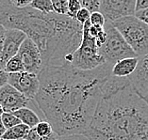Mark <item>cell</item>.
I'll return each mask as SVG.
<instances>
[{
	"mask_svg": "<svg viewBox=\"0 0 148 140\" xmlns=\"http://www.w3.org/2000/svg\"><path fill=\"white\" fill-rule=\"evenodd\" d=\"M83 135L88 140H148V105L129 84L101 100Z\"/></svg>",
	"mask_w": 148,
	"mask_h": 140,
	"instance_id": "cell-3",
	"label": "cell"
},
{
	"mask_svg": "<svg viewBox=\"0 0 148 140\" xmlns=\"http://www.w3.org/2000/svg\"><path fill=\"white\" fill-rule=\"evenodd\" d=\"M32 0H10L12 5L17 9H25L27 7H29Z\"/></svg>",
	"mask_w": 148,
	"mask_h": 140,
	"instance_id": "cell-26",
	"label": "cell"
},
{
	"mask_svg": "<svg viewBox=\"0 0 148 140\" xmlns=\"http://www.w3.org/2000/svg\"><path fill=\"white\" fill-rule=\"evenodd\" d=\"M58 140H88V138L84 135H72L60 136Z\"/></svg>",
	"mask_w": 148,
	"mask_h": 140,
	"instance_id": "cell-29",
	"label": "cell"
},
{
	"mask_svg": "<svg viewBox=\"0 0 148 140\" xmlns=\"http://www.w3.org/2000/svg\"><path fill=\"white\" fill-rule=\"evenodd\" d=\"M68 0H53V12L58 15H67L68 12Z\"/></svg>",
	"mask_w": 148,
	"mask_h": 140,
	"instance_id": "cell-19",
	"label": "cell"
},
{
	"mask_svg": "<svg viewBox=\"0 0 148 140\" xmlns=\"http://www.w3.org/2000/svg\"><path fill=\"white\" fill-rule=\"evenodd\" d=\"M135 0H102L99 12L106 22L114 23L122 18L135 14Z\"/></svg>",
	"mask_w": 148,
	"mask_h": 140,
	"instance_id": "cell-7",
	"label": "cell"
},
{
	"mask_svg": "<svg viewBox=\"0 0 148 140\" xmlns=\"http://www.w3.org/2000/svg\"><path fill=\"white\" fill-rule=\"evenodd\" d=\"M90 23L92 26H99V27H104L106 24V20L103 16V14L100 12H93L91 14L90 17Z\"/></svg>",
	"mask_w": 148,
	"mask_h": 140,
	"instance_id": "cell-24",
	"label": "cell"
},
{
	"mask_svg": "<svg viewBox=\"0 0 148 140\" xmlns=\"http://www.w3.org/2000/svg\"><path fill=\"white\" fill-rule=\"evenodd\" d=\"M8 84L22 93L29 101L34 100L40 87L38 75L27 71L9 74Z\"/></svg>",
	"mask_w": 148,
	"mask_h": 140,
	"instance_id": "cell-9",
	"label": "cell"
},
{
	"mask_svg": "<svg viewBox=\"0 0 148 140\" xmlns=\"http://www.w3.org/2000/svg\"><path fill=\"white\" fill-rule=\"evenodd\" d=\"M16 118H19V120L21 121V123H23L25 125H27L30 129L34 128L37 125L41 120L38 117V115L36 114L33 110H31L27 107H24L19 110L15 111L12 113Z\"/></svg>",
	"mask_w": 148,
	"mask_h": 140,
	"instance_id": "cell-14",
	"label": "cell"
},
{
	"mask_svg": "<svg viewBox=\"0 0 148 140\" xmlns=\"http://www.w3.org/2000/svg\"><path fill=\"white\" fill-rule=\"evenodd\" d=\"M0 26L24 32L38 46L42 64L62 65L77 51L82 39L83 26L67 15L42 13L27 7L17 9L8 1H0Z\"/></svg>",
	"mask_w": 148,
	"mask_h": 140,
	"instance_id": "cell-2",
	"label": "cell"
},
{
	"mask_svg": "<svg viewBox=\"0 0 148 140\" xmlns=\"http://www.w3.org/2000/svg\"><path fill=\"white\" fill-rule=\"evenodd\" d=\"M81 9V5L80 2L77 1V0H69V3H68V12H67V16L71 18V19H75L77 17V12L80 10Z\"/></svg>",
	"mask_w": 148,
	"mask_h": 140,
	"instance_id": "cell-22",
	"label": "cell"
},
{
	"mask_svg": "<svg viewBox=\"0 0 148 140\" xmlns=\"http://www.w3.org/2000/svg\"><path fill=\"white\" fill-rule=\"evenodd\" d=\"M36 134L42 137H47L49 135H52L54 133L53 127L51 126L47 120H41L40 122L34 127Z\"/></svg>",
	"mask_w": 148,
	"mask_h": 140,
	"instance_id": "cell-18",
	"label": "cell"
},
{
	"mask_svg": "<svg viewBox=\"0 0 148 140\" xmlns=\"http://www.w3.org/2000/svg\"><path fill=\"white\" fill-rule=\"evenodd\" d=\"M134 16L137 18V19H139L140 21H142L143 23H144L148 26V9L135 12Z\"/></svg>",
	"mask_w": 148,
	"mask_h": 140,
	"instance_id": "cell-27",
	"label": "cell"
},
{
	"mask_svg": "<svg viewBox=\"0 0 148 140\" xmlns=\"http://www.w3.org/2000/svg\"><path fill=\"white\" fill-rule=\"evenodd\" d=\"M111 69L107 63L92 71H79L70 63L42 68L34 101L58 135H83L101 100L130 84L113 76Z\"/></svg>",
	"mask_w": 148,
	"mask_h": 140,
	"instance_id": "cell-1",
	"label": "cell"
},
{
	"mask_svg": "<svg viewBox=\"0 0 148 140\" xmlns=\"http://www.w3.org/2000/svg\"><path fill=\"white\" fill-rule=\"evenodd\" d=\"M4 71L7 73H22V71H25L23 63L21 61L20 57L17 56H13L12 58H10L8 62L6 63Z\"/></svg>",
	"mask_w": 148,
	"mask_h": 140,
	"instance_id": "cell-16",
	"label": "cell"
},
{
	"mask_svg": "<svg viewBox=\"0 0 148 140\" xmlns=\"http://www.w3.org/2000/svg\"><path fill=\"white\" fill-rule=\"evenodd\" d=\"M81 8L86 9L90 13L97 12L100 10V0H80Z\"/></svg>",
	"mask_w": 148,
	"mask_h": 140,
	"instance_id": "cell-21",
	"label": "cell"
},
{
	"mask_svg": "<svg viewBox=\"0 0 148 140\" xmlns=\"http://www.w3.org/2000/svg\"><path fill=\"white\" fill-rule=\"evenodd\" d=\"M127 79L133 90L148 105V56L140 57L136 71Z\"/></svg>",
	"mask_w": 148,
	"mask_h": 140,
	"instance_id": "cell-10",
	"label": "cell"
},
{
	"mask_svg": "<svg viewBox=\"0 0 148 140\" xmlns=\"http://www.w3.org/2000/svg\"><path fill=\"white\" fill-rule=\"evenodd\" d=\"M148 9V0H137L135 5V12Z\"/></svg>",
	"mask_w": 148,
	"mask_h": 140,
	"instance_id": "cell-30",
	"label": "cell"
},
{
	"mask_svg": "<svg viewBox=\"0 0 148 140\" xmlns=\"http://www.w3.org/2000/svg\"><path fill=\"white\" fill-rule=\"evenodd\" d=\"M90 27V20L83 24L81 43L77 51L73 54L71 65L79 71H92L106 64L98 52L95 39L89 33Z\"/></svg>",
	"mask_w": 148,
	"mask_h": 140,
	"instance_id": "cell-5",
	"label": "cell"
},
{
	"mask_svg": "<svg viewBox=\"0 0 148 140\" xmlns=\"http://www.w3.org/2000/svg\"><path fill=\"white\" fill-rule=\"evenodd\" d=\"M90 17H91V13L86 9H83L81 8L80 10L77 12V17H75V20H77V22L79 23L80 24H84L85 23H87L88 21L90 20Z\"/></svg>",
	"mask_w": 148,
	"mask_h": 140,
	"instance_id": "cell-25",
	"label": "cell"
},
{
	"mask_svg": "<svg viewBox=\"0 0 148 140\" xmlns=\"http://www.w3.org/2000/svg\"><path fill=\"white\" fill-rule=\"evenodd\" d=\"M29 7L42 13H52V0H32Z\"/></svg>",
	"mask_w": 148,
	"mask_h": 140,
	"instance_id": "cell-17",
	"label": "cell"
},
{
	"mask_svg": "<svg viewBox=\"0 0 148 140\" xmlns=\"http://www.w3.org/2000/svg\"><path fill=\"white\" fill-rule=\"evenodd\" d=\"M59 137L60 136L58 135L56 133H54L52 135H49L47 137H42V136H40L36 134L34 128H31L24 140H58Z\"/></svg>",
	"mask_w": 148,
	"mask_h": 140,
	"instance_id": "cell-23",
	"label": "cell"
},
{
	"mask_svg": "<svg viewBox=\"0 0 148 140\" xmlns=\"http://www.w3.org/2000/svg\"><path fill=\"white\" fill-rule=\"evenodd\" d=\"M3 114H4V110H3L1 105H0V118L2 117V115H3Z\"/></svg>",
	"mask_w": 148,
	"mask_h": 140,
	"instance_id": "cell-34",
	"label": "cell"
},
{
	"mask_svg": "<svg viewBox=\"0 0 148 140\" xmlns=\"http://www.w3.org/2000/svg\"><path fill=\"white\" fill-rule=\"evenodd\" d=\"M6 28L4 27L0 26V56H1L2 50H3V44H4V39L6 35Z\"/></svg>",
	"mask_w": 148,
	"mask_h": 140,
	"instance_id": "cell-32",
	"label": "cell"
},
{
	"mask_svg": "<svg viewBox=\"0 0 148 140\" xmlns=\"http://www.w3.org/2000/svg\"><path fill=\"white\" fill-rule=\"evenodd\" d=\"M138 57L148 56V26L133 15L111 23Z\"/></svg>",
	"mask_w": 148,
	"mask_h": 140,
	"instance_id": "cell-4",
	"label": "cell"
},
{
	"mask_svg": "<svg viewBox=\"0 0 148 140\" xmlns=\"http://www.w3.org/2000/svg\"><path fill=\"white\" fill-rule=\"evenodd\" d=\"M6 131H7V129L5 128L4 124H3V122H2L1 118H0V138H1L3 135H4V134L6 133Z\"/></svg>",
	"mask_w": 148,
	"mask_h": 140,
	"instance_id": "cell-33",
	"label": "cell"
},
{
	"mask_svg": "<svg viewBox=\"0 0 148 140\" xmlns=\"http://www.w3.org/2000/svg\"><path fill=\"white\" fill-rule=\"evenodd\" d=\"M9 73H7L4 70H0V88L8 84Z\"/></svg>",
	"mask_w": 148,
	"mask_h": 140,
	"instance_id": "cell-31",
	"label": "cell"
},
{
	"mask_svg": "<svg viewBox=\"0 0 148 140\" xmlns=\"http://www.w3.org/2000/svg\"><path fill=\"white\" fill-rule=\"evenodd\" d=\"M27 37L24 32L17 29H7L1 56L0 70H4L6 63L13 56H17L21 45Z\"/></svg>",
	"mask_w": 148,
	"mask_h": 140,
	"instance_id": "cell-11",
	"label": "cell"
},
{
	"mask_svg": "<svg viewBox=\"0 0 148 140\" xmlns=\"http://www.w3.org/2000/svg\"><path fill=\"white\" fill-rule=\"evenodd\" d=\"M28 103L29 100L9 84L0 88V105L4 113H13L27 107Z\"/></svg>",
	"mask_w": 148,
	"mask_h": 140,
	"instance_id": "cell-12",
	"label": "cell"
},
{
	"mask_svg": "<svg viewBox=\"0 0 148 140\" xmlns=\"http://www.w3.org/2000/svg\"><path fill=\"white\" fill-rule=\"evenodd\" d=\"M140 57H129L122 59L112 66L111 74L118 78H127L136 71Z\"/></svg>",
	"mask_w": 148,
	"mask_h": 140,
	"instance_id": "cell-13",
	"label": "cell"
},
{
	"mask_svg": "<svg viewBox=\"0 0 148 140\" xmlns=\"http://www.w3.org/2000/svg\"><path fill=\"white\" fill-rule=\"evenodd\" d=\"M29 130V127L21 123L10 129H8L1 138L5 140H24Z\"/></svg>",
	"mask_w": 148,
	"mask_h": 140,
	"instance_id": "cell-15",
	"label": "cell"
},
{
	"mask_svg": "<svg viewBox=\"0 0 148 140\" xmlns=\"http://www.w3.org/2000/svg\"><path fill=\"white\" fill-rule=\"evenodd\" d=\"M104 29L107 34L106 42L98 48V52L107 64L113 66L122 59L138 57L112 24L106 22Z\"/></svg>",
	"mask_w": 148,
	"mask_h": 140,
	"instance_id": "cell-6",
	"label": "cell"
},
{
	"mask_svg": "<svg viewBox=\"0 0 148 140\" xmlns=\"http://www.w3.org/2000/svg\"><path fill=\"white\" fill-rule=\"evenodd\" d=\"M104 31V27H99V26H92L90 27V29H89V33L90 35L92 36V38H96L101 32Z\"/></svg>",
	"mask_w": 148,
	"mask_h": 140,
	"instance_id": "cell-28",
	"label": "cell"
},
{
	"mask_svg": "<svg viewBox=\"0 0 148 140\" xmlns=\"http://www.w3.org/2000/svg\"><path fill=\"white\" fill-rule=\"evenodd\" d=\"M1 120L7 130L16 126V125L21 124V121L19 120V118H16L12 113H4L2 115Z\"/></svg>",
	"mask_w": 148,
	"mask_h": 140,
	"instance_id": "cell-20",
	"label": "cell"
},
{
	"mask_svg": "<svg viewBox=\"0 0 148 140\" xmlns=\"http://www.w3.org/2000/svg\"><path fill=\"white\" fill-rule=\"evenodd\" d=\"M17 55L20 57L25 71L27 73L38 75L44 68L41 52L30 39L27 38L25 39Z\"/></svg>",
	"mask_w": 148,
	"mask_h": 140,
	"instance_id": "cell-8",
	"label": "cell"
}]
</instances>
